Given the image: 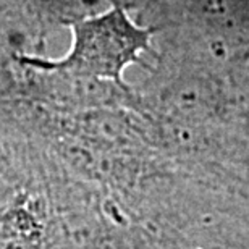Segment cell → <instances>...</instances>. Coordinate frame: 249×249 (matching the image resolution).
<instances>
[{
    "instance_id": "1",
    "label": "cell",
    "mask_w": 249,
    "mask_h": 249,
    "mask_svg": "<svg viewBox=\"0 0 249 249\" xmlns=\"http://www.w3.org/2000/svg\"><path fill=\"white\" fill-rule=\"evenodd\" d=\"M70 26L73 41L65 57L47 60L18 55L15 62L21 67L126 88L123 81L126 68L141 62L142 53L151 51L152 31L134 23L123 5H113Z\"/></svg>"
},
{
    "instance_id": "2",
    "label": "cell",
    "mask_w": 249,
    "mask_h": 249,
    "mask_svg": "<svg viewBox=\"0 0 249 249\" xmlns=\"http://www.w3.org/2000/svg\"><path fill=\"white\" fill-rule=\"evenodd\" d=\"M188 15L199 31L223 49H249V0H188Z\"/></svg>"
},
{
    "instance_id": "3",
    "label": "cell",
    "mask_w": 249,
    "mask_h": 249,
    "mask_svg": "<svg viewBox=\"0 0 249 249\" xmlns=\"http://www.w3.org/2000/svg\"><path fill=\"white\" fill-rule=\"evenodd\" d=\"M47 202L42 188L0 209V249H47Z\"/></svg>"
},
{
    "instance_id": "4",
    "label": "cell",
    "mask_w": 249,
    "mask_h": 249,
    "mask_svg": "<svg viewBox=\"0 0 249 249\" xmlns=\"http://www.w3.org/2000/svg\"><path fill=\"white\" fill-rule=\"evenodd\" d=\"M29 10L53 21L73 24L78 19L97 13L99 0H21Z\"/></svg>"
},
{
    "instance_id": "5",
    "label": "cell",
    "mask_w": 249,
    "mask_h": 249,
    "mask_svg": "<svg viewBox=\"0 0 249 249\" xmlns=\"http://www.w3.org/2000/svg\"><path fill=\"white\" fill-rule=\"evenodd\" d=\"M12 15V5L8 0H0V23Z\"/></svg>"
},
{
    "instance_id": "6",
    "label": "cell",
    "mask_w": 249,
    "mask_h": 249,
    "mask_svg": "<svg viewBox=\"0 0 249 249\" xmlns=\"http://www.w3.org/2000/svg\"><path fill=\"white\" fill-rule=\"evenodd\" d=\"M7 55L3 52L2 42H0V84H2V78H5V74H7Z\"/></svg>"
}]
</instances>
